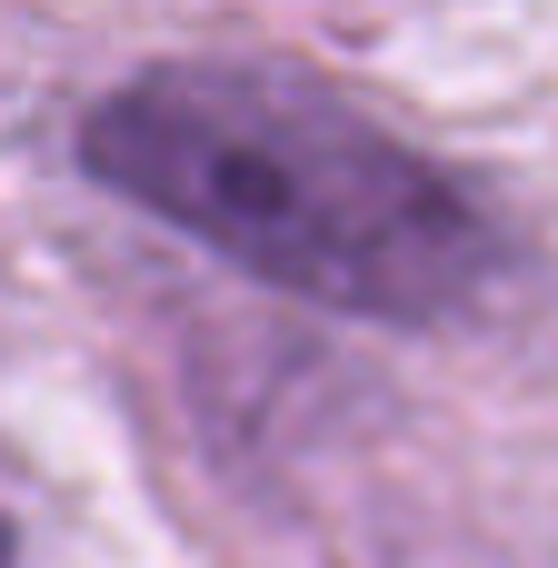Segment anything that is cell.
<instances>
[{
  "mask_svg": "<svg viewBox=\"0 0 558 568\" xmlns=\"http://www.w3.org/2000/svg\"><path fill=\"white\" fill-rule=\"evenodd\" d=\"M80 160L100 190L319 310L439 320L489 280L479 200L319 80L180 60L110 90Z\"/></svg>",
  "mask_w": 558,
  "mask_h": 568,
  "instance_id": "6da1fadb",
  "label": "cell"
}]
</instances>
